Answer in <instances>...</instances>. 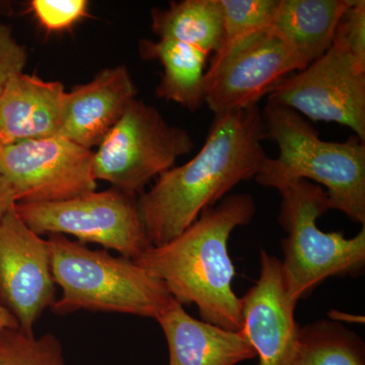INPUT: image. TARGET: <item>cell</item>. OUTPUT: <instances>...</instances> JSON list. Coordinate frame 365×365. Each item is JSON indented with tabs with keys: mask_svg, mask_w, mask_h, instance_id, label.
Instances as JSON below:
<instances>
[{
	"mask_svg": "<svg viewBox=\"0 0 365 365\" xmlns=\"http://www.w3.org/2000/svg\"><path fill=\"white\" fill-rule=\"evenodd\" d=\"M267 103L313 121L348 127L365 141V73L332 46L306 68L283 79Z\"/></svg>",
	"mask_w": 365,
	"mask_h": 365,
	"instance_id": "9",
	"label": "cell"
},
{
	"mask_svg": "<svg viewBox=\"0 0 365 365\" xmlns=\"http://www.w3.org/2000/svg\"><path fill=\"white\" fill-rule=\"evenodd\" d=\"M331 319L335 322H348V323H364V317L352 316L350 314L341 313L338 311H332L329 314Z\"/></svg>",
	"mask_w": 365,
	"mask_h": 365,
	"instance_id": "27",
	"label": "cell"
},
{
	"mask_svg": "<svg viewBox=\"0 0 365 365\" xmlns=\"http://www.w3.org/2000/svg\"><path fill=\"white\" fill-rule=\"evenodd\" d=\"M28 58L26 46L16 40L11 26L0 21V93L11 76L24 72Z\"/></svg>",
	"mask_w": 365,
	"mask_h": 365,
	"instance_id": "24",
	"label": "cell"
},
{
	"mask_svg": "<svg viewBox=\"0 0 365 365\" xmlns=\"http://www.w3.org/2000/svg\"><path fill=\"white\" fill-rule=\"evenodd\" d=\"M256 213L249 194H232L201 212L176 239L150 247L136 262L165 283L182 307L195 304L201 319L225 330H242V302L235 294V267L227 242Z\"/></svg>",
	"mask_w": 365,
	"mask_h": 365,
	"instance_id": "2",
	"label": "cell"
},
{
	"mask_svg": "<svg viewBox=\"0 0 365 365\" xmlns=\"http://www.w3.org/2000/svg\"><path fill=\"white\" fill-rule=\"evenodd\" d=\"M136 96L135 83L126 66L103 69L88 83L66 91L60 135L93 150L114 128Z\"/></svg>",
	"mask_w": 365,
	"mask_h": 365,
	"instance_id": "13",
	"label": "cell"
},
{
	"mask_svg": "<svg viewBox=\"0 0 365 365\" xmlns=\"http://www.w3.org/2000/svg\"><path fill=\"white\" fill-rule=\"evenodd\" d=\"M0 365H67L61 343L51 333L37 338L20 328L0 330Z\"/></svg>",
	"mask_w": 365,
	"mask_h": 365,
	"instance_id": "21",
	"label": "cell"
},
{
	"mask_svg": "<svg viewBox=\"0 0 365 365\" xmlns=\"http://www.w3.org/2000/svg\"><path fill=\"white\" fill-rule=\"evenodd\" d=\"M194 148L186 129L170 124L157 108L135 98L93 151V177L125 193L141 195L151 180L174 168L178 158Z\"/></svg>",
	"mask_w": 365,
	"mask_h": 365,
	"instance_id": "6",
	"label": "cell"
},
{
	"mask_svg": "<svg viewBox=\"0 0 365 365\" xmlns=\"http://www.w3.org/2000/svg\"><path fill=\"white\" fill-rule=\"evenodd\" d=\"M66 91L60 81L14 74L0 93V148L60 135Z\"/></svg>",
	"mask_w": 365,
	"mask_h": 365,
	"instance_id": "14",
	"label": "cell"
},
{
	"mask_svg": "<svg viewBox=\"0 0 365 365\" xmlns=\"http://www.w3.org/2000/svg\"><path fill=\"white\" fill-rule=\"evenodd\" d=\"M260 277L241 299L242 333L253 346L257 365H297L300 327L285 294L281 261L260 251Z\"/></svg>",
	"mask_w": 365,
	"mask_h": 365,
	"instance_id": "12",
	"label": "cell"
},
{
	"mask_svg": "<svg viewBox=\"0 0 365 365\" xmlns=\"http://www.w3.org/2000/svg\"><path fill=\"white\" fill-rule=\"evenodd\" d=\"M139 54L144 60L160 62L163 78L155 93L189 111L205 104V66L208 55L192 46L169 39L140 40Z\"/></svg>",
	"mask_w": 365,
	"mask_h": 365,
	"instance_id": "17",
	"label": "cell"
},
{
	"mask_svg": "<svg viewBox=\"0 0 365 365\" xmlns=\"http://www.w3.org/2000/svg\"><path fill=\"white\" fill-rule=\"evenodd\" d=\"M16 206L14 192L9 182L0 176V220Z\"/></svg>",
	"mask_w": 365,
	"mask_h": 365,
	"instance_id": "25",
	"label": "cell"
},
{
	"mask_svg": "<svg viewBox=\"0 0 365 365\" xmlns=\"http://www.w3.org/2000/svg\"><path fill=\"white\" fill-rule=\"evenodd\" d=\"M51 269L62 295L56 314L78 311L133 314L157 319L173 299L165 283L135 261L91 250L63 235L48 237Z\"/></svg>",
	"mask_w": 365,
	"mask_h": 365,
	"instance_id": "4",
	"label": "cell"
},
{
	"mask_svg": "<svg viewBox=\"0 0 365 365\" xmlns=\"http://www.w3.org/2000/svg\"><path fill=\"white\" fill-rule=\"evenodd\" d=\"M262 117L278 155L264 160L256 182L279 192L300 180L323 185L331 209L364 225L365 141L356 135L342 143L323 140L299 113L270 103Z\"/></svg>",
	"mask_w": 365,
	"mask_h": 365,
	"instance_id": "3",
	"label": "cell"
},
{
	"mask_svg": "<svg viewBox=\"0 0 365 365\" xmlns=\"http://www.w3.org/2000/svg\"><path fill=\"white\" fill-rule=\"evenodd\" d=\"M14 209L39 235H73L81 244L101 245L131 260L150 247L136 196L113 187L56 202L18 203Z\"/></svg>",
	"mask_w": 365,
	"mask_h": 365,
	"instance_id": "7",
	"label": "cell"
},
{
	"mask_svg": "<svg viewBox=\"0 0 365 365\" xmlns=\"http://www.w3.org/2000/svg\"><path fill=\"white\" fill-rule=\"evenodd\" d=\"M297 365H365L364 341L339 322L307 324L300 328Z\"/></svg>",
	"mask_w": 365,
	"mask_h": 365,
	"instance_id": "19",
	"label": "cell"
},
{
	"mask_svg": "<svg viewBox=\"0 0 365 365\" xmlns=\"http://www.w3.org/2000/svg\"><path fill=\"white\" fill-rule=\"evenodd\" d=\"M6 328L16 329L20 327L16 319L0 304V330Z\"/></svg>",
	"mask_w": 365,
	"mask_h": 365,
	"instance_id": "26",
	"label": "cell"
},
{
	"mask_svg": "<svg viewBox=\"0 0 365 365\" xmlns=\"http://www.w3.org/2000/svg\"><path fill=\"white\" fill-rule=\"evenodd\" d=\"M31 11L48 32L67 30L88 16L86 0H32Z\"/></svg>",
	"mask_w": 365,
	"mask_h": 365,
	"instance_id": "23",
	"label": "cell"
},
{
	"mask_svg": "<svg viewBox=\"0 0 365 365\" xmlns=\"http://www.w3.org/2000/svg\"><path fill=\"white\" fill-rule=\"evenodd\" d=\"M157 321L169 347L170 365H237L257 357L242 331L199 321L174 299Z\"/></svg>",
	"mask_w": 365,
	"mask_h": 365,
	"instance_id": "15",
	"label": "cell"
},
{
	"mask_svg": "<svg viewBox=\"0 0 365 365\" xmlns=\"http://www.w3.org/2000/svg\"><path fill=\"white\" fill-rule=\"evenodd\" d=\"M332 47L343 53L365 73V1L354 0L343 14L334 36Z\"/></svg>",
	"mask_w": 365,
	"mask_h": 365,
	"instance_id": "22",
	"label": "cell"
},
{
	"mask_svg": "<svg viewBox=\"0 0 365 365\" xmlns=\"http://www.w3.org/2000/svg\"><path fill=\"white\" fill-rule=\"evenodd\" d=\"M151 30L158 39L184 43L210 56L222 45L223 14L220 0H182L168 9H151Z\"/></svg>",
	"mask_w": 365,
	"mask_h": 365,
	"instance_id": "18",
	"label": "cell"
},
{
	"mask_svg": "<svg viewBox=\"0 0 365 365\" xmlns=\"http://www.w3.org/2000/svg\"><path fill=\"white\" fill-rule=\"evenodd\" d=\"M280 195L278 220L287 232L281 242V273L294 306L327 278L364 271L365 225L353 237L319 230L317 220L330 210V202L324 188L307 180L292 182Z\"/></svg>",
	"mask_w": 365,
	"mask_h": 365,
	"instance_id": "5",
	"label": "cell"
},
{
	"mask_svg": "<svg viewBox=\"0 0 365 365\" xmlns=\"http://www.w3.org/2000/svg\"><path fill=\"white\" fill-rule=\"evenodd\" d=\"M265 124L259 107L215 115L201 150L157 178L137 200L151 247L176 239L203 210L230 190L253 179L268 158Z\"/></svg>",
	"mask_w": 365,
	"mask_h": 365,
	"instance_id": "1",
	"label": "cell"
},
{
	"mask_svg": "<svg viewBox=\"0 0 365 365\" xmlns=\"http://www.w3.org/2000/svg\"><path fill=\"white\" fill-rule=\"evenodd\" d=\"M56 302L47 240L34 232L14 207L0 220V304L21 331L34 326Z\"/></svg>",
	"mask_w": 365,
	"mask_h": 365,
	"instance_id": "10",
	"label": "cell"
},
{
	"mask_svg": "<svg viewBox=\"0 0 365 365\" xmlns=\"http://www.w3.org/2000/svg\"><path fill=\"white\" fill-rule=\"evenodd\" d=\"M354 0H278L269 30L309 66L333 44L343 14Z\"/></svg>",
	"mask_w": 365,
	"mask_h": 365,
	"instance_id": "16",
	"label": "cell"
},
{
	"mask_svg": "<svg viewBox=\"0 0 365 365\" xmlns=\"http://www.w3.org/2000/svg\"><path fill=\"white\" fill-rule=\"evenodd\" d=\"M93 150L61 135L0 148V176L18 203L67 200L96 191Z\"/></svg>",
	"mask_w": 365,
	"mask_h": 365,
	"instance_id": "8",
	"label": "cell"
},
{
	"mask_svg": "<svg viewBox=\"0 0 365 365\" xmlns=\"http://www.w3.org/2000/svg\"><path fill=\"white\" fill-rule=\"evenodd\" d=\"M223 37L205 72L212 71L235 50L265 33L272 23L278 0H220Z\"/></svg>",
	"mask_w": 365,
	"mask_h": 365,
	"instance_id": "20",
	"label": "cell"
},
{
	"mask_svg": "<svg viewBox=\"0 0 365 365\" xmlns=\"http://www.w3.org/2000/svg\"><path fill=\"white\" fill-rule=\"evenodd\" d=\"M307 66L289 45L266 31L205 72V104L215 116L258 107L283 79Z\"/></svg>",
	"mask_w": 365,
	"mask_h": 365,
	"instance_id": "11",
	"label": "cell"
}]
</instances>
